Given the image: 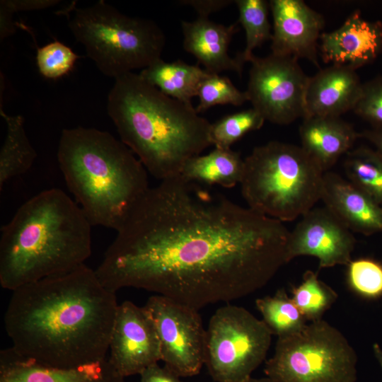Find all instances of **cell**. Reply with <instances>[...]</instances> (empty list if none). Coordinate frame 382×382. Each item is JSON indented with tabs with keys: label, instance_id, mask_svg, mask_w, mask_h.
<instances>
[{
	"label": "cell",
	"instance_id": "cell-1",
	"mask_svg": "<svg viewBox=\"0 0 382 382\" xmlns=\"http://www.w3.org/2000/svg\"><path fill=\"white\" fill-rule=\"evenodd\" d=\"M290 231L180 175L134 207L96 272L116 293L133 287L197 310L248 296L286 260Z\"/></svg>",
	"mask_w": 382,
	"mask_h": 382
},
{
	"label": "cell",
	"instance_id": "cell-2",
	"mask_svg": "<svg viewBox=\"0 0 382 382\" xmlns=\"http://www.w3.org/2000/svg\"><path fill=\"white\" fill-rule=\"evenodd\" d=\"M12 292L4 324L17 353L55 368L107 358L118 303L96 270L84 264Z\"/></svg>",
	"mask_w": 382,
	"mask_h": 382
},
{
	"label": "cell",
	"instance_id": "cell-3",
	"mask_svg": "<svg viewBox=\"0 0 382 382\" xmlns=\"http://www.w3.org/2000/svg\"><path fill=\"white\" fill-rule=\"evenodd\" d=\"M107 112L121 141L160 181L180 175L187 160L212 145L211 123L192 104L166 96L133 71L115 79Z\"/></svg>",
	"mask_w": 382,
	"mask_h": 382
},
{
	"label": "cell",
	"instance_id": "cell-4",
	"mask_svg": "<svg viewBox=\"0 0 382 382\" xmlns=\"http://www.w3.org/2000/svg\"><path fill=\"white\" fill-rule=\"evenodd\" d=\"M91 224L62 190L40 192L1 228L0 284L14 291L69 272L91 254Z\"/></svg>",
	"mask_w": 382,
	"mask_h": 382
},
{
	"label": "cell",
	"instance_id": "cell-5",
	"mask_svg": "<svg viewBox=\"0 0 382 382\" xmlns=\"http://www.w3.org/2000/svg\"><path fill=\"white\" fill-rule=\"evenodd\" d=\"M57 161L69 190L91 226L117 231L149 189L144 165L106 131L64 129Z\"/></svg>",
	"mask_w": 382,
	"mask_h": 382
},
{
	"label": "cell",
	"instance_id": "cell-6",
	"mask_svg": "<svg viewBox=\"0 0 382 382\" xmlns=\"http://www.w3.org/2000/svg\"><path fill=\"white\" fill-rule=\"evenodd\" d=\"M324 173L301 146L272 141L244 158L241 194L256 212L291 221L320 200Z\"/></svg>",
	"mask_w": 382,
	"mask_h": 382
},
{
	"label": "cell",
	"instance_id": "cell-7",
	"mask_svg": "<svg viewBox=\"0 0 382 382\" xmlns=\"http://www.w3.org/2000/svg\"><path fill=\"white\" fill-rule=\"evenodd\" d=\"M74 8L68 26L106 76L116 79L161 58L166 37L154 21L125 15L103 0Z\"/></svg>",
	"mask_w": 382,
	"mask_h": 382
},
{
	"label": "cell",
	"instance_id": "cell-8",
	"mask_svg": "<svg viewBox=\"0 0 382 382\" xmlns=\"http://www.w3.org/2000/svg\"><path fill=\"white\" fill-rule=\"evenodd\" d=\"M357 363L345 335L320 319L278 337L264 371L275 382H355Z\"/></svg>",
	"mask_w": 382,
	"mask_h": 382
},
{
	"label": "cell",
	"instance_id": "cell-9",
	"mask_svg": "<svg viewBox=\"0 0 382 382\" xmlns=\"http://www.w3.org/2000/svg\"><path fill=\"white\" fill-rule=\"evenodd\" d=\"M272 333L245 308L217 309L206 330L204 365L216 382H246L264 361Z\"/></svg>",
	"mask_w": 382,
	"mask_h": 382
},
{
	"label": "cell",
	"instance_id": "cell-10",
	"mask_svg": "<svg viewBox=\"0 0 382 382\" xmlns=\"http://www.w3.org/2000/svg\"><path fill=\"white\" fill-rule=\"evenodd\" d=\"M247 90L252 108L273 124L289 125L305 117L309 80L298 59L270 54L250 62Z\"/></svg>",
	"mask_w": 382,
	"mask_h": 382
},
{
	"label": "cell",
	"instance_id": "cell-11",
	"mask_svg": "<svg viewBox=\"0 0 382 382\" xmlns=\"http://www.w3.org/2000/svg\"><path fill=\"white\" fill-rule=\"evenodd\" d=\"M144 307L154 322L164 366L180 377L198 374L206 350V330L199 310L157 294Z\"/></svg>",
	"mask_w": 382,
	"mask_h": 382
},
{
	"label": "cell",
	"instance_id": "cell-12",
	"mask_svg": "<svg viewBox=\"0 0 382 382\" xmlns=\"http://www.w3.org/2000/svg\"><path fill=\"white\" fill-rule=\"evenodd\" d=\"M108 352L110 364L123 378L140 374L161 360L158 332L144 306L129 301L118 304Z\"/></svg>",
	"mask_w": 382,
	"mask_h": 382
},
{
	"label": "cell",
	"instance_id": "cell-13",
	"mask_svg": "<svg viewBox=\"0 0 382 382\" xmlns=\"http://www.w3.org/2000/svg\"><path fill=\"white\" fill-rule=\"evenodd\" d=\"M355 243L352 232L325 207H313L290 231L286 260L310 255L318 259L319 268L347 265Z\"/></svg>",
	"mask_w": 382,
	"mask_h": 382
},
{
	"label": "cell",
	"instance_id": "cell-14",
	"mask_svg": "<svg viewBox=\"0 0 382 382\" xmlns=\"http://www.w3.org/2000/svg\"><path fill=\"white\" fill-rule=\"evenodd\" d=\"M271 53L305 59L320 69L318 50L325 21L302 0H271Z\"/></svg>",
	"mask_w": 382,
	"mask_h": 382
},
{
	"label": "cell",
	"instance_id": "cell-15",
	"mask_svg": "<svg viewBox=\"0 0 382 382\" xmlns=\"http://www.w3.org/2000/svg\"><path fill=\"white\" fill-rule=\"evenodd\" d=\"M318 49L324 62L357 70L382 54V22L354 11L340 28L322 33Z\"/></svg>",
	"mask_w": 382,
	"mask_h": 382
},
{
	"label": "cell",
	"instance_id": "cell-16",
	"mask_svg": "<svg viewBox=\"0 0 382 382\" xmlns=\"http://www.w3.org/2000/svg\"><path fill=\"white\" fill-rule=\"evenodd\" d=\"M320 200L352 232H382V206L347 179L332 172L323 175Z\"/></svg>",
	"mask_w": 382,
	"mask_h": 382
},
{
	"label": "cell",
	"instance_id": "cell-17",
	"mask_svg": "<svg viewBox=\"0 0 382 382\" xmlns=\"http://www.w3.org/2000/svg\"><path fill=\"white\" fill-rule=\"evenodd\" d=\"M103 360L74 368H55L17 353L11 347L0 352V382H125Z\"/></svg>",
	"mask_w": 382,
	"mask_h": 382
},
{
	"label": "cell",
	"instance_id": "cell-18",
	"mask_svg": "<svg viewBox=\"0 0 382 382\" xmlns=\"http://www.w3.org/2000/svg\"><path fill=\"white\" fill-rule=\"evenodd\" d=\"M362 86L356 70L349 67L332 64L320 69L309 77L304 117H340L342 114L353 110Z\"/></svg>",
	"mask_w": 382,
	"mask_h": 382
},
{
	"label": "cell",
	"instance_id": "cell-19",
	"mask_svg": "<svg viewBox=\"0 0 382 382\" xmlns=\"http://www.w3.org/2000/svg\"><path fill=\"white\" fill-rule=\"evenodd\" d=\"M183 48L192 54L211 74L231 71L241 75L244 64L231 57L228 50L233 36L239 30L238 22L229 25L216 23L207 17L181 22Z\"/></svg>",
	"mask_w": 382,
	"mask_h": 382
},
{
	"label": "cell",
	"instance_id": "cell-20",
	"mask_svg": "<svg viewBox=\"0 0 382 382\" xmlns=\"http://www.w3.org/2000/svg\"><path fill=\"white\" fill-rule=\"evenodd\" d=\"M301 147L327 172L347 154L359 138V133L340 117H306L299 127Z\"/></svg>",
	"mask_w": 382,
	"mask_h": 382
},
{
	"label": "cell",
	"instance_id": "cell-21",
	"mask_svg": "<svg viewBox=\"0 0 382 382\" xmlns=\"http://www.w3.org/2000/svg\"><path fill=\"white\" fill-rule=\"evenodd\" d=\"M243 173L244 159L240 153L214 147L207 154L187 160L180 175L204 186L217 185L231 188L241 183Z\"/></svg>",
	"mask_w": 382,
	"mask_h": 382
},
{
	"label": "cell",
	"instance_id": "cell-22",
	"mask_svg": "<svg viewBox=\"0 0 382 382\" xmlns=\"http://www.w3.org/2000/svg\"><path fill=\"white\" fill-rule=\"evenodd\" d=\"M209 73L198 65L180 59L166 62L161 58L142 69L139 75L166 96L192 104L202 81Z\"/></svg>",
	"mask_w": 382,
	"mask_h": 382
},
{
	"label": "cell",
	"instance_id": "cell-23",
	"mask_svg": "<svg viewBox=\"0 0 382 382\" xmlns=\"http://www.w3.org/2000/svg\"><path fill=\"white\" fill-rule=\"evenodd\" d=\"M0 114L6 125V134L0 150V190L11 178L26 173L37 158V152L29 141L23 116L9 115L1 108Z\"/></svg>",
	"mask_w": 382,
	"mask_h": 382
},
{
	"label": "cell",
	"instance_id": "cell-24",
	"mask_svg": "<svg viewBox=\"0 0 382 382\" xmlns=\"http://www.w3.org/2000/svg\"><path fill=\"white\" fill-rule=\"evenodd\" d=\"M347 180L382 206V156L376 150L360 146L346 154Z\"/></svg>",
	"mask_w": 382,
	"mask_h": 382
},
{
	"label": "cell",
	"instance_id": "cell-25",
	"mask_svg": "<svg viewBox=\"0 0 382 382\" xmlns=\"http://www.w3.org/2000/svg\"><path fill=\"white\" fill-rule=\"evenodd\" d=\"M255 305L262 320L272 335L278 337L289 335L303 328L307 320L284 289L273 296L259 298Z\"/></svg>",
	"mask_w": 382,
	"mask_h": 382
},
{
	"label": "cell",
	"instance_id": "cell-26",
	"mask_svg": "<svg viewBox=\"0 0 382 382\" xmlns=\"http://www.w3.org/2000/svg\"><path fill=\"white\" fill-rule=\"evenodd\" d=\"M240 23L245 33V49L236 57L242 63L250 62L253 51L271 40L272 27L269 21V1L265 0H236Z\"/></svg>",
	"mask_w": 382,
	"mask_h": 382
},
{
	"label": "cell",
	"instance_id": "cell-27",
	"mask_svg": "<svg viewBox=\"0 0 382 382\" xmlns=\"http://www.w3.org/2000/svg\"><path fill=\"white\" fill-rule=\"evenodd\" d=\"M291 294L292 301L307 321L322 319L337 299V293L311 270L304 273L301 283L292 288Z\"/></svg>",
	"mask_w": 382,
	"mask_h": 382
},
{
	"label": "cell",
	"instance_id": "cell-28",
	"mask_svg": "<svg viewBox=\"0 0 382 382\" xmlns=\"http://www.w3.org/2000/svg\"><path fill=\"white\" fill-rule=\"evenodd\" d=\"M265 122L262 115L253 108L225 115L211 123V144L215 148L231 149L246 134L260 129Z\"/></svg>",
	"mask_w": 382,
	"mask_h": 382
},
{
	"label": "cell",
	"instance_id": "cell-29",
	"mask_svg": "<svg viewBox=\"0 0 382 382\" xmlns=\"http://www.w3.org/2000/svg\"><path fill=\"white\" fill-rule=\"evenodd\" d=\"M199 103L195 108L199 114L218 105L240 106L248 101L246 91H241L230 79L219 74H211L202 81L198 91Z\"/></svg>",
	"mask_w": 382,
	"mask_h": 382
},
{
	"label": "cell",
	"instance_id": "cell-30",
	"mask_svg": "<svg viewBox=\"0 0 382 382\" xmlns=\"http://www.w3.org/2000/svg\"><path fill=\"white\" fill-rule=\"evenodd\" d=\"M347 266V282L356 294L368 299L382 296V263L369 257L351 260Z\"/></svg>",
	"mask_w": 382,
	"mask_h": 382
},
{
	"label": "cell",
	"instance_id": "cell-31",
	"mask_svg": "<svg viewBox=\"0 0 382 382\" xmlns=\"http://www.w3.org/2000/svg\"><path fill=\"white\" fill-rule=\"evenodd\" d=\"M79 58L71 47L54 40L37 48L36 64L42 76L55 79L68 74Z\"/></svg>",
	"mask_w": 382,
	"mask_h": 382
},
{
	"label": "cell",
	"instance_id": "cell-32",
	"mask_svg": "<svg viewBox=\"0 0 382 382\" xmlns=\"http://www.w3.org/2000/svg\"><path fill=\"white\" fill-rule=\"evenodd\" d=\"M353 111L371 124L372 128H382V76L363 83Z\"/></svg>",
	"mask_w": 382,
	"mask_h": 382
},
{
	"label": "cell",
	"instance_id": "cell-33",
	"mask_svg": "<svg viewBox=\"0 0 382 382\" xmlns=\"http://www.w3.org/2000/svg\"><path fill=\"white\" fill-rule=\"evenodd\" d=\"M59 2L58 0H1L0 8L13 15L19 11L45 9Z\"/></svg>",
	"mask_w": 382,
	"mask_h": 382
},
{
	"label": "cell",
	"instance_id": "cell-34",
	"mask_svg": "<svg viewBox=\"0 0 382 382\" xmlns=\"http://www.w3.org/2000/svg\"><path fill=\"white\" fill-rule=\"evenodd\" d=\"M139 375V382H183L180 376L158 363L149 366Z\"/></svg>",
	"mask_w": 382,
	"mask_h": 382
},
{
	"label": "cell",
	"instance_id": "cell-35",
	"mask_svg": "<svg viewBox=\"0 0 382 382\" xmlns=\"http://www.w3.org/2000/svg\"><path fill=\"white\" fill-rule=\"evenodd\" d=\"M231 0H182L179 4L193 8L199 17H207L231 4Z\"/></svg>",
	"mask_w": 382,
	"mask_h": 382
},
{
	"label": "cell",
	"instance_id": "cell-36",
	"mask_svg": "<svg viewBox=\"0 0 382 382\" xmlns=\"http://www.w3.org/2000/svg\"><path fill=\"white\" fill-rule=\"evenodd\" d=\"M364 138L374 144L382 156V128H371L359 132V138Z\"/></svg>",
	"mask_w": 382,
	"mask_h": 382
},
{
	"label": "cell",
	"instance_id": "cell-37",
	"mask_svg": "<svg viewBox=\"0 0 382 382\" xmlns=\"http://www.w3.org/2000/svg\"><path fill=\"white\" fill-rule=\"evenodd\" d=\"M373 350L378 364L382 369V349L377 343L373 345Z\"/></svg>",
	"mask_w": 382,
	"mask_h": 382
},
{
	"label": "cell",
	"instance_id": "cell-38",
	"mask_svg": "<svg viewBox=\"0 0 382 382\" xmlns=\"http://www.w3.org/2000/svg\"><path fill=\"white\" fill-rule=\"evenodd\" d=\"M246 382H275V381L266 376L265 378H251Z\"/></svg>",
	"mask_w": 382,
	"mask_h": 382
}]
</instances>
